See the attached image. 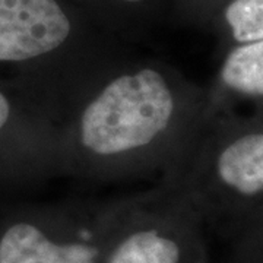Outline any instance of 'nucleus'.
Segmentation results:
<instances>
[{
  "label": "nucleus",
  "mask_w": 263,
  "mask_h": 263,
  "mask_svg": "<svg viewBox=\"0 0 263 263\" xmlns=\"http://www.w3.org/2000/svg\"><path fill=\"white\" fill-rule=\"evenodd\" d=\"M214 19L228 47L263 40V0H224Z\"/></svg>",
  "instance_id": "nucleus-8"
},
{
  "label": "nucleus",
  "mask_w": 263,
  "mask_h": 263,
  "mask_svg": "<svg viewBox=\"0 0 263 263\" xmlns=\"http://www.w3.org/2000/svg\"><path fill=\"white\" fill-rule=\"evenodd\" d=\"M196 209L176 184L107 205L101 263H186Z\"/></svg>",
  "instance_id": "nucleus-4"
},
{
  "label": "nucleus",
  "mask_w": 263,
  "mask_h": 263,
  "mask_svg": "<svg viewBox=\"0 0 263 263\" xmlns=\"http://www.w3.org/2000/svg\"><path fill=\"white\" fill-rule=\"evenodd\" d=\"M107 32L127 44L149 35L164 18L167 0H70Z\"/></svg>",
  "instance_id": "nucleus-7"
},
{
  "label": "nucleus",
  "mask_w": 263,
  "mask_h": 263,
  "mask_svg": "<svg viewBox=\"0 0 263 263\" xmlns=\"http://www.w3.org/2000/svg\"><path fill=\"white\" fill-rule=\"evenodd\" d=\"M211 119L208 89L157 59L133 56L59 124L60 176L113 183L160 179Z\"/></svg>",
  "instance_id": "nucleus-1"
},
{
  "label": "nucleus",
  "mask_w": 263,
  "mask_h": 263,
  "mask_svg": "<svg viewBox=\"0 0 263 263\" xmlns=\"http://www.w3.org/2000/svg\"><path fill=\"white\" fill-rule=\"evenodd\" d=\"M208 100L212 116L234 113L240 105L263 111V40L228 47Z\"/></svg>",
  "instance_id": "nucleus-6"
},
{
  "label": "nucleus",
  "mask_w": 263,
  "mask_h": 263,
  "mask_svg": "<svg viewBox=\"0 0 263 263\" xmlns=\"http://www.w3.org/2000/svg\"><path fill=\"white\" fill-rule=\"evenodd\" d=\"M260 203H262V202H260Z\"/></svg>",
  "instance_id": "nucleus-11"
},
{
  "label": "nucleus",
  "mask_w": 263,
  "mask_h": 263,
  "mask_svg": "<svg viewBox=\"0 0 263 263\" xmlns=\"http://www.w3.org/2000/svg\"><path fill=\"white\" fill-rule=\"evenodd\" d=\"M105 209L100 221L84 235L57 230L56 214L47 212V222L18 221L0 238V263H101Z\"/></svg>",
  "instance_id": "nucleus-5"
},
{
  "label": "nucleus",
  "mask_w": 263,
  "mask_h": 263,
  "mask_svg": "<svg viewBox=\"0 0 263 263\" xmlns=\"http://www.w3.org/2000/svg\"><path fill=\"white\" fill-rule=\"evenodd\" d=\"M161 179L176 184L196 212L263 202V111L211 116L179 164Z\"/></svg>",
  "instance_id": "nucleus-3"
},
{
  "label": "nucleus",
  "mask_w": 263,
  "mask_h": 263,
  "mask_svg": "<svg viewBox=\"0 0 263 263\" xmlns=\"http://www.w3.org/2000/svg\"><path fill=\"white\" fill-rule=\"evenodd\" d=\"M133 56L70 0H0V63L28 72L29 101L57 126Z\"/></svg>",
  "instance_id": "nucleus-2"
},
{
  "label": "nucleus",
  "mask_w": 263,
  "mask_h": 263,
  "mask_svg": "<svg viewBox=\"0 0 263 263\" xmlns=\"http://www.w3.org/2000/svg\"><path fill=\"white\" fill-rule=\"evenodd\" d=\"M224 0H174L177 16L187 22H205L212 19Z\"/></svg>",
  "instance_id": "nucleus-9"
},
{
  "label": "nucleus",
  "mask_w": 263,
  "mask_h": 263,
  "mask_svg": "<svg viewBox=\"0 0 263 263\" xmlns=\"http://www.w3.org/2000/svg\"><path fill=\"white\" fill-rule=\"evenodd\" d=\"M18 114L19 110L15 101L0 89V138L10 126H13L16 123Z\"/></svg>",
  "instance_id": "nucleus-10"
}]
</instances>
